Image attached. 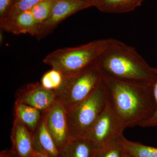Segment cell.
<instances>
[{
	"label": "cell",
	"instance_id": "cell-1",
	"mask_svg": "<svg viewBox=\"0 0 157 157\" xmlns=\"http://www.w3.org/2000/svg\"><path fill=\"white\" fill-rule=\"evenodd\" d=\"M103 79L109 104L124 130L139 126L154 113L156 105L152 85L128 83L104 74Z\"/></svg>",
	"mask_w": 157,
	"mask_h": 157
},
{
	"label": "cell",
	"instance_id": "cell-2",
	"mask_svg": "<svg viewBox=\"0 0 157 157\" xmlns=\"http://www.w3.org/2000/svg\"><path fill=\"white\" fill-rule=\"evenodd\" d=\"M98 65L103 74L119 81L144 86H151L154 81L155 68L135 48L117 39H109Z\"/></svg>",
	"mask_w": 157,
	"mask_h": 157
},
{
	"label": "cell",
	"instance_id": "cell-3",
	"mask_svg": "<svg viewBox=\"0 0 157 157\" xmlns=\"http://www.w3.org/2000/svg\"><path fill=\"white\" fill-rule=\"evenodd\" d=\"M109 42V39H98L77 47L59 48L46 56L43 62L64 77L72 76L97 64Z\"/></svg>",
	"mask_w": 157,
	"mask_h": 157
},
{
	"label": "cell",
	"instance_id": "cell-4",
	"mask_svg": "<svg viewBox=\"0 0 157 157\" xmlns=\"http://www.w3.org/2000/svg\"><path fill=\"white\" fill-rule=\"evenodd\" d=\"M108 102V94L103 79L87 98L66 108L71 139L87 138Z\"/></svg>",
	"mask_w": 157,
	"mask_h": 157
},
{
	"label": "cell",
	"instance_id": "cell-5",
	"mask_svg": "<svg viewBox=\"0 0 157 157\" xmlns=\"http://www.w3.org/2000/svg\"><path fill=\"white\" fill-rule=\"evenodd\" d=\"M103 76L97 63L79 73L64 77L61 85L54 90L56 99L66 108L79 103L96 89L103 80Z\"/></svg>",
	"mask_w": 157,
	"mask_h": 157
},
{
	"label": "cell",
	"instance_id": "cell-6",
	"mask_svg": "<svg viewBox=\"0 0 157 157\" xmlns=\"http://www.w3.org/2000/svg\"><path fill=\"white\" fill-rule=\"evenodd\" d=\"M124 131L108 101L87 138L98 150L120 139Z\"/></svg>",
	"mask_w": 157,
	"mask_h": 157
},
{
	"label": "cell",
	"instance_id": "cell-7",
	"mask_svg": "<svg viewBox=\"0 0 157 157\" xmlns=\"http://www.w3.org/2000/svg\"><path fill=\"white\" fill-rule=\"evenodd\" d=\"M93 6L92 3L86 0H57L50 15L39 27L35 37L39 40L44 38L66 18Z\"/></svg>",
	"mask_w": 157,
	"mask_h": 157
},
{
	"label": "cell",
	"instance_id": "cell-8",
	"mask_svg": "<svg viewBox=\"0 0 157 157\" xmlns=\"http://www.w3.org/2000/svg\"><path fill=\"white\" fill-rule=\"evenodd\" d=\"M43 113L48 131L61 153L71 139L66 108L56 99Z\"/></svg>",
	"mask_w": 157,
	"mask_h": 157
},
{
	"label": "cell",
	"instance_id": "cell-9",
	"mask_svg": "<svg viewBox=\"0 0 157 157\" xmlns=\"http://www.w3.org/2000/svg\"><path fill=\"white\" fill-rule=\"evenodd\" d=\"M15 98V102L29 105L43 113L56 100V95L54 91L45 89L40 82H36L21 88Z\"/></svg>",
	"mask_w": 157,
	"mask_h": 157
},
{
	"label": "cell",
	"instance_id": "cell-10",
	"mask_svg": "<svg viewBox=\"0 0 157 157\" xmlns=\"http://www.w3.org/2000/svg\"><path fill=\"white\" fill-rule=\"evenodd\" d=\"M12 148L14 157H37L34 147L33 133L17 118L14 117L11 131Z\"/></svg>",
	"mask_w": 157,
	"mask_h": 157
},
{
	"label": "cell",
	"instance_id": "cell-11",
	"mask_svg": "<svg viewBox=\"0 0 157 157\" xmlns=\"http://www.w3.org/2000/svg\"><path fill=\"white\" fill-rule=\"evenodd\" d=\"M1 31L15 35L29 34L35 36L38 29L31 10L23 11L0 23Z\"/></svg>",
	"mask_w": 157,
	"mask_h": 157
},
{
	"label": "cell",
	"instance_id": "cell-12",
	"mask_svg": "<svg viewBox=\"0 0 157 157\" xmlns=\"http://www.w3.org/2000/svg\"><path fill=\"white\" fill-rule=\"evenodd\" d=\"M34 147L38 154L48 157H62L48 131L44 113L36 128L33 132Z\"/></svg>",
	"mask_w": 157,
	"mask_h": 157
},
{
	"label": "cell",
	"instance_id": "cell-13",
	"mask_svg": "<svg viewBox=\"0 0 157 157\" xmlns=\"http://www.w3.org/2000/svg\"><path fill=\"white\" fill-rule=\"evenodd\" d=\"M97 151L88 138L71 139L61 154L62 157H95Z\"/></svg>",
	"mask_w": 157,
	"mask_h": 157
},
{
	"label": "cell",
	"instance_id": "cell-14",
	"mask_svg": "<svg viewBox=\"0 0 157 157\" xmlns=\"http://www.w3.org/2000/svg\"><path fill=\"white\" fill-rule=\"evenodd\" d=\"M144 0H98L96 7L100 11L111 14H122L135 10Z\"/></svg>",
	"mask_w": 157,
	"mask_h": 157
},
{
	"label": "cell",
	"instance_id": "cell-15",
	"mask_svg": "<svg viewBox=\"0 0 157 157\" xmlns=\"http://www.w3.org/2000/svg\"><path fill=\"white\" fill-rule=\"evenodd\" d=\"M14 117L17 118L23 124L33 132L42 118V113L34 107L15 102Z\"/></svg>",
	"mask_w": 157,
	"mask_h": 157
},
{
	"label": "cell",
	"instance_id": "cell-16",
	"mask_svg": "<svg viewBox=\"0 0 157 157\" xmlns=\"http://www.w3.org/2000/svg\"><path fill=\"white\" fill-rule=\"evenodd\" d=\"M121 140L126 151L132 157H157V147L130 141L124 135Z\"/></svg>",
	"mask_w": 157,
	"mask_h": 157
},
{
	"label": "cell",
	"instance_id": "cell-17",
	"mask_svg": "<svg viewBox=\"0 0 157 157\" xmlns=\"http://www.w3.org/2000/svg\"><path fill=\"white\" fill-rule=\"evenodd\" d=\"M56 1L43 0L31 9L34 19L38 26V29L49 17L54 5Z\"/></svg>",
	"mask_w": 157,
	"mask_h": 157
},
{
	"label": "cell",
	"instance_id": "cell-18",
	"mask_svg": "<svg viewBox=\"0 0 157 157\" xmlns=\"http://www.w3.org/2000/svg\"><path fill=\"white\" fill-rule=\"evenodd\" d=\"M63 78V74L59 70L52 68L43 75L40 83L45 89L55 90L61 85Z\"/></svg>",
	"mask_w": 157,
	"mask_h": 157
},
{
	"label": "cell",
	"instance_id": "cell-19",
	"mask_svg": "<svg viewBox=\"0 0 157 157\" xmlns=\"http://www.w3.org/2000/svg\"><path fill=\"white\" fill-rule=\"evenodd\" d=\"M120 139L97 150L95 157H124L126 151Z\"/></svg>",
	"mask_w": 157,
	"mask_h": 157
},
{
	"label": "cell",
	"instance_id": "cell-20",
	"mask_svg": "<svg viewBox=\"0 0 157 157\" xmlns=\"http://www.w3.org/2000/svg\"><path fill=\"white\" fill-rule=\"evenodd\" d=\"M42 1L43 0H14L6 18L0 23L14 17L23 11L31 10L33 7Z\"/></svg>",
	"mask_w": 157,
	"mask_h": 157
},
{
	"label": "cell",
	"instance_id": "cell-21",
	"mask_svg": "<svg viewBox=\"0 0 157 157\" xmlns=\"http://www.w3.org/2000/svg\"><path fill=\"white\" fill-rule=\"evenodd\" d=\"M155 78L153 83L152 85L153 93L155 102L156 108L154 113L151 117L148 119L141 123L139 126L143 128H151V127H157V67H155Z\"/></svg>",
	"mask_w": 157,
	"mask_h": 157
},
{
	"label": "cell",
	"instance_id": "cell-22",
	"mask_svg": "<svg viewBox=\"0 0 157 157\" xmlns=\"http://www.w3.org/2000/svg\"><path fill=\"white\" fill-rule=\"evenodd\" d=\"M14 0H0V22L6 18Z\"/></svg>",
	"mask_w": 157,
	"mask_h": 157
},
{
	"label": "cell",
	"instance_id": "cell-23",
	"mask_svg": "<svg viewBox=\"0 0 157 157\" xmlns=\"http://www.w3.org/2000/svg\"><path fill=\"white\" fill-rule=\"evenodd\" d=\"M86 1H88L94 5V6L96 7L97 6V3H98V0H86Z\"/></svg>",
	"mask_w": 157,
	"mask_h": 157
},
{
	"label": "cell",
	"instance_id": "cell-24",
	"mask_svg": "<svg viewBox=\"0 0 157 157\" xmlns=\"http://www.w3.org/2000/svg\"><path fill=\"white\" fill-rule=\"evenodd\" d=\"M37 157H48L46 156L43 155H41V154H38V155H37Z\"/></svg>",
	"mask_w": 157,
	"mask_h": 157
},
{
	"label": "cell",
	"instance_id": "cell-25",
	"mask_svg": "<svg viewBox=\"0 0 157 157\" xmlns=\"http://www.w3.org/2000/svg\"><path fill=\"white\" fill-rule=\"evenodd\" d=\"M124 157H132L130 155H129L128 154V153H127V154L125 155V156Z\"/></svg>",
	"mask_w": 157,
	"mask_h": 157
}]
</instances>
